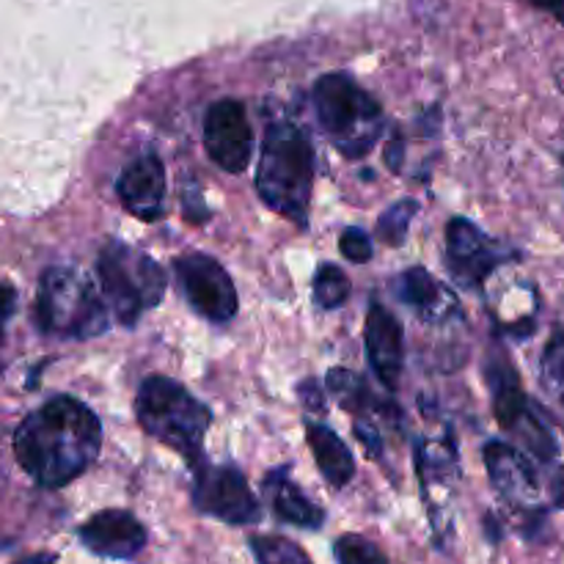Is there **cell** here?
<instances>
[{
	"mask_svg": "<svg viewBox=\"0 0 564 564\" xmlns=\"http://www.w3.org/2000/svg\"><path fill=\"white\" fill-rule=\"evenodd\" d=\"M482 455L490 482L507 505L523 512L543 510V482L534 463L521 449L505 441H490Z\"/></svg>",
	"mask_w": 564,
	"mask_h": 564,
	"instance_id": "11",
	"label": "cell"
},
{
	"mask_svg": "<svg viewBox=\"0 0 564 564\" xmlns=\"http://www.w3.org/2000/svg\"><path fill=\"white\" fill-rule=\"evenodd\" d=\"M312 97L319 124L345 158H364L378 143L383 130L380 105L352 77L341 72L319 77Z\"/></svg>",
	"mask_w": 564,
	"mask_h": 564,
	"instance_id": "5",
	"label": "cell"
},
{
	"mask_svg": "<svg viewBox=\"0 0 564 564\" xmlns=\"http://www.w3.org/2000/svg\"><path fill=\"white\" fill-rule=\"evenodd\" d=\"M529 3H534L538 9L549 11V14H554L556 20L564 25V0H529Z\"/></svg>",
	"mask_w": 564,
	"mask_h": 564,
	"instance_id": "29",
	"label": "cell"
},
{
	"mask_svg": "<svg viewBox=\"0 0 564 564\" xmlns=\"http://www.w3.org/2000/svg\"><path fill=\"white\" fill-rule=\"evenodd\" d=\"M501 251L479 226L466 218H452L446 226V268L452 279L466 290L482 286L499 268Z\"/></svg>",
	"mask_w": 564,
	"mask_h": 564,
	"instance_id": "12",
	"label": "cell"
},
{
	"mask_svg": "<svg viewBox=\"0 0 564 564\" xmlns=\"http://www.w3.org/2000/svg\"><path fill=\"white\" fill-rule=\"evenodd\" d=\"M36 323L50 336L91 339L108 330V306L88 275L72 268H50L39 281Z\"/></svg>",
	"mask_w": 564,
	"mask_h": 564,
	"instance_id": "4",
	"label": "cell"
},
{
	"mask_svg": "<svg viewBox=\"0 0 564 564\" xmlns=\"http://www.w3.org/2000/svg\"><path fill=\"white\" fill-rule=\"evenodd\" d=\"M367 356L375 375L386 389L394 391L402 378V361H405V339H402V325L394 314L380 303H372L367 314Z\"/></svg>",
	"mask_w": 564,
	"mask_h": 564,
	"instance_id": "14",
	"label": "cell"
},
{
	"mask_svg": "<svg viewBox=\"0 0 564 564\" xmlns=\"http://www.w3.org/2000/svg\"><path fill=\"white\" fill-rule=\"evenodd\" d=\"M204 147L226 174H242L253 154V130L237 99H218L204 119Z\"/></svg>",
	"mask_w": 564,
	"mask_h": 564,
	"instance_id": "10",
	"label": "cell"
},
{
	"mask_svg": "<svg viewBox=\"0 0 564 564\" xmlns=\"http://www.w3.org/2000/svg\"><path fill=\"white\" fill-rule=\"evenodd\" d=\"M543 380L549 383V389H554L556 394L564 397V330H556L551 336L549 347H545Z\"/></svg>",
	"mask_w": 564,
	"mask_h": 564,
	"instance_id": "24",
	"label": "cell"
},
{
	"mask_svg": "<svg viewBox=\"0 0 564 564\" xmlns=\"http://www.w3.org/2000/svg\"><path fill=\"white\" fill-rule=\"evenodd\" d=\"M251 551L259 564H312L301 545L286 538H279V534H259V538H251Z\"/></svg>",
	"mask_w": 564,
	"mask_h": 564,
	"instance_id": "19",
	"label": "cell"
},
{
	"mask_svg": "<svg viewBox=\"0 0 564 564\" xmlns=\"http://www.w3.org/2000/svg\"><path fill=\"white\" fill-rule=\"evenodd\" d=\"M135 413L152 438L180 452L191 463H202V446L213 424V413L185 386L169 378L143 380L135 397Z\"/></svg>",
	"mask_w": 564,
	"mask_h": 564,
	"instance_id": "3",
	"label": "cell"
},
{
	"mask_svg": "<svg viewBox=\"0 0 564 564\" xmlns=\"http://www.w3.org/2000/svg\"><path fill=\"white\" fill-rule=\"evenodd\" d=\"M193 505L218 521L231 527H248L262 518V507L237 468L204 466L196 463V482H193Z\"/></svg>",
	"mask_w": 564,
	"mask_h": 564,
	"instance_id": "8",
	"label": "cell"
},
{
	"mask_svg": "<svg viewBox=\"0 0 564 564\" xmlns=\"http://www.w3.org/2000/svg\"><path fill=\"white\" fill-rule=\"evenodd\" d=\"M394 292L408 308L419 314V319L430 325L449 323L460 317V303L457 295L446 284L427 273L424 268H411L394 281Z\"/></svg>",
	"mask_w": 564,
	"mask_h": 564,
	"instance_id": "16",
	"label": "cell"
},
{
	"mask_svg": "<svg viewBox=\"0 0 564 564\" xmlns=\"http://www.w3.org/2000/svg\"><path fill=\"white\" fill-rule=\"evenodd\" d=\"M174 270L182 292L202 317L213 323H229L235 317L240 297H237L235 281L229 279L218 259L207 253H185L176 259Z\"/></svg>",
	"mask_w": 564,
	"mask_h": 564,
	"instance_id": "9",
	"label": "cell"
},
{
	"mask_svg": "<svg viewBox=\"0 0 564 564\" xmlns=\"http://www.w3.org/2000/svg\"><path fill=\"white\" fill-rule=\"evenodd\" d=\"M99 446V419L72 397L44 402L14 433L17 463L44 488H61L80 477L97 460Z\"/></svg>",
	"mask_w": 564,
	"mask_h": 564,
	"instance_id": "1",
	"label": "cell"
},
{
	"mask_svg": "<svg viewBox=\"0 0 564 564\" xmlns=\"http://www.w3.org/2000/svg\"><path fill=\"white\" fill-rule=\"evenodd\" d=\"M264 496H268V501L273 505L275 516H279L281 521L303 529L323 527L325 512L319 510L295 482H292L286 468H275V471L268 474V479H264Z\"/></svg>",
	"mask_w": 564,
	"mask_h": 564,
	"instance_id": "17",
	"label": "cell"
},
{
	"mask_svg": "<svg viewBox=\"0 0 564 564\" xmlns=\"http://www.w3.org/2000/svg\"><path fill=\"white\" fill-rule=\"evenodd\" d=\"M350 297V279L336 264H323L314 275V303L319 308H339Z\"/></svg>",
	"mask_w": 564,
	"mask_h": 564,
	"instance_id": "20",
	"label": "cell"
},
{
	"mask_svg": "<svg viewBox=\"0 0 564 564\" xmlns=\"http://www.w3.org/2000/svg\"><path fill=\"white\" fill-rule=\"evenodd\" d=\"M17 564H55L53 556H31V560H22Z\"/></svg>",
	"mask_w": 564,
	"mask_h": 564,
	"instance_id": "31",
	"label": "cell"
},
{
	"mask_svg": "<svg viewBox=\"0 0 564 564\" xmlns=\"http://www.w3.org/2000/svg\"><path fill=\"white\" fill-rule=\"evenodd\" d=\"M328 389L330 394H336L341 408H350V411L361 413L364 408L372 405V391L367 389L361 378H356L347 369H330L328 375Z\"/></svg>",
	"mask_w": 564,
	"mask_h": 564,
	"instance_id": "22",
	"label": "cell"
},
{
	"mask_svg": "<svg viewBox=\"0 0 564 564\" xmlns=\"http://www.w3.org/2000/svg\"><path fill=\"white\" fill-rule=\"evenodd\" d=\"M334 554L339 564H389L383 551L361 534H345V538L336 540Z\"/></svg>",
	"mask_w": 564,
	"mask_h": 564,
	"instance_id": "23",
	"label": "cell"
},
{
	"mask_svg": "<svg viewBox=\"0 0 564 564\" xmlns=\"http://www.w3.org/2000/svg\"><path fill=\"white\" fill-rule=\"evenodd\" d=\"M80 543L105 560H132L147 545V529L130 512L105 510L83 523Z\"/></svg>",
	"mask_w": 564,
	"mask_h": 564,
	"instance_id": "13",
	"label": "cell"
},
{
	"mask_svg": "<svg viewBox=\"0 0 564 564\" xmlns=\"http://www.w3.org/2000/svg\"><path fill=\"white\" fill-rule=\"evenodd\" d=\"M356 433H358V438H361V444L367 446V452H372L375 457L383 455V446H380V435H378V430L372 427V424H367V422H361V419H358Z\"/></svg>",
	"mask_w": 564,
	"mask_h": 564,
	"instance_id": "26",
	"label": "cell"
},
{
	"mask_svg": "<svg viewBox=\"0 0 564 564\" xmlns=\"http://www.w3.org/2000/svg\"><path fill=\"white\" fill-rule=\"evenodd\" d=\"M339 251L345 253V257L350 259V262L364 264V262H369V259H372L375 246H372V240H369L367 231L358 229V226H350V229L341 231Z\"/></svg>",
	"mask_w": 564,
	"mask_h": 564,
	"instance_id": "25",
	"label": "cell"
},
{
	"mask_svg": "<svg viewBox=\"0 0 564 564\" xmlns=\"http://www.w3.org/2000/svg\"><path fill=\"white\" fill-rule=\"evenodd\" d=\"M488 383L490 391H494V411L501 427L516 435L518 441H523L527 452H532L540 463L554 466L560 460L556 438L545 427L543 419L534 413V408L529 405L527 394L521 389V380L516 375V367L505 356L494 358L488 364Z\"/></svg>",
	"mask_w": 564,
	"mask_h": 564,
	"instance_id": "7",
	"label": "cell"
},
{
	"mask_svg": "<svg viewBox=\"0 0 564 564\" xmlns=\"http://www.w3.org/2000/svg\"><path fill=\"white\" fill-rule=\"evenodd\" d=\"M121 204L141 220H158L165 213V169L158 154L132 160L116 182Z\"/></svg>",
	"mask_w": 564,
	"mask_h": 564,
	"instance_id": "15",
	"label": "cell"
},
{
	"mask_svg": "<svg viewBox=\"0 0 564 564\" xmlns=\"http://www.w3.org/2000/svg\"><path fill=\"white\" fill-rule=\"evenodd\" d=\"M99 290L121 325H135L147 308L165 295V273L149 253L135 251L119 240L105 242L97 259Z\"/></svg>",
	"mask_w": 564,
	"mask_h": 564,
	"instance_id": "6",
	"label": "cell"
},
{
	"mask_svg": "<svg viewBox=\"0 0 564 564\" xmlns=\"http://www.w3.org/2000/svg\"><path fill=\"white\" fill-rule=\"evenodd\" d=\"M386 163H389L394 171L400 169V165H402V141H397L394 147L389 143V154H386Z\"/></svg>",
	"mask_w": 564,
	"mask_h": 564,
	"instance_id": "30",
	"label": "cell"
},
{
	"mask_svg": "<svg viewBox=\"0 0 564 564\" xmlns=\"http://www.w3.org/2000/svg\"><path fill=\"white\" fill-rule=\"evenodd\" d=\"M17 295L9 284H0V341H3V328L9 323V317L14 314Z\"/></svg>",
	"mask_w": 564,
	"mask_h": 564,
	"instance_id": "27",
	"label": "cell"
},
{
	"mask_svg": "<svg viewBox=\"0 0 564 564\" xmlns=\"http://www.w3.org/2000/svg\"><path fill=\"white\" fill-rule=\"evenodd\" d=\"M301 400H303V405L312 408V411H323L325 408V397L314 380H306V383L301 386Z\"/></svg>",
	"mask_w": 564,
	"mask_h": 564,
	"instance_id": "28",
	"label": "cell"
},
{
	"mask_svg": "<svg viewBox=\"0 0 564 564\" xmlns=\"http://www.w3.org/2000/svg\"><path fill=\"white\" fill-rule=\"evenodd\" d=\"M314 185V149L306 132L292 121H275L264 132L259 154L257 191L273 213L306 226Z\"/></svg>",
	"mask_w": 564,
	"mask_h": 564,
	"instance_id": "2",
	"label": "cell"
},
{
	"mask_svg": "<svg viewBox=\"0 0 564 564\" xmlns=\"http://www.w3.org/2000/svg\"><path fill=\"white\" fill-rule=\"evenodd\" d=\"M419 213V204L413 198H402V202L391 204L378 220V237L386 242V246H402L411 231L413 215Z\"/></svg>",
	"mask_w": 564,
	"mask_h": 564,
	"instance_id": "21",
	"label": "cell"
},
{
	"mask_svg": "<svg viewBox=\"0 0 564 564\" xmlns=\"http://www.w3.org/2000/svg\"><path fill=\"white\" fill-rule=\"evenodd\" d=\"M308 449H312L314 460H317L319 471L325 474L334 488H345L352 477H356V460H352L350 449L345 441L328 430L325 424H306Z\"/></svg>",
	"mask_w": 564,
	"mask_h": 564,
	"instance_id": "18",
	"label": "cell"
}]
</instances>
